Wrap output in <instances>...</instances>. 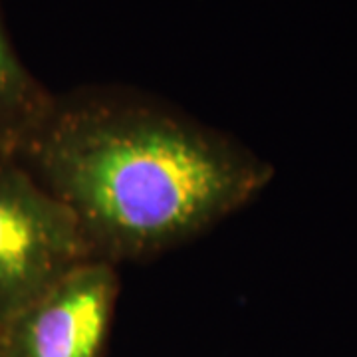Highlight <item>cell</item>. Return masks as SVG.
<instances>
[{
    "instance_id": "obj_4",
    "label": "cell",
    "mask_w": 357,
    "mask_h": 357,
    "mask_svg": "<svg viewBox=\"0 0 357 357\" xmlns=\"http://www.w3.org/2000/svg\"><path fill=\"white\" fill-rule=\"evenodd\" d=\"M52 100L54 93L16 54L0 6V157H18Z\"/></svg>"
},
{
    "instance_id": "obj_2",
    "label": "cell",
    "mask_w": 357,
    "mask_h": 357,
    "mask_svg": "<svg viewBox=\"0 0 357 357\" xmlns=\"http://www.w3.org/2000/svg\"><path fill=\"white\" fill-rule=\"evenodd\" d=\"M93 258L70 208L16 159L0 157V328Z\"/></svg>"
},
{
    "instance_id": "obj_1",
    "label": "cell",
    "mask_w": 357,
    "mask_h": 357,
    "mask_svg": "<svg viewBox=\"0 0 357 357\" xmlns=\"http://www.w3.org/2000/svg\"><path fill=\"white\" fill-rule=\"evenodd\" d=\"M16 161L115 266L199 238L274 177L244 143L126 86L54 96Z\"/></svg>"
},
{
    "instance_id": "obj_3",
    "label": "cell",
    "mask_w": 357,
    "mask_h": 357,
    "mask_svg": "<svg viewBox=\"0 0 357 357\" xmlns=\"http://www.w3.org/2000/svg\"><path fill=\"white\" fill-rule=\"evenodd\" d=\"M117 298L115 264H79L0 328V357H105Z\"/></svg>"
}]
</instances>
